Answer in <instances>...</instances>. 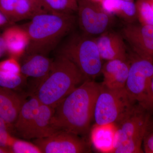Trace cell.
<instances>
[{"instance_id":"cell-1","label":"cell","mask_w":153,"mask_h":153,"mask_svg":"<svg viewBox=\"0 0 153 153\" xmlns=\"http://www.w3.org/2000/svg\"><path fill=\"white\" fill-rule=\"evenodd\" d=\"M101 84L86 79L55 108L52 124L58 131L77 135L88 131Z\"/></svg>"},{"instance_id":"cell-2","label":"cell","mask_w":153,"mask_h":153,"mask_svg":"<svg viewBox=\"0 0 153 153\" xmlns=\"http://www.w3.org/2000/svg\"><path fill=\"white\" fill-rule=\"evenodd\" d=\"M74 23L72 14L47 12L36 15L23 27L30 38L25 54L47 55L71 31Z\"/></svg>"},{"instance_id":"cell-3","label":"cell","mask_w":153,"mask_h":153,"mask_svg":"<svg viewBox=\"0 0 153 153\" xmlns=\"http://www.w3.org/2000/svg\"><path fill=\"white\" fill-rule=\"evenodd\" d=\"M77 66L63 55H59L53 60L51 71L38 84L35 95L41 103L56 107L85 81Z\"/></svg>"},{"instance_id":"cell-4","label":"cell","mask_w":153,"mask_h":153,"mask_svg":"<svg viewBox=\"0 0 153 153\" xmlns=\"http://www.w3.org/2000/svg\"><path fill=\"white\" fill-rule=\"evenodd\" d=\"M60 55L75 64L85 80H94L101 74L102 60L95 39L83 35L71 37L63 45Z\"/></svg>"},{"instance_id":"cell-5","label":"cell","mask_w":153,"mask_h":153,"mask_svg":"<svg viewBox=\"0 0 153 153\" xmlns=\"http://www.w3.org/2000/svg\"><path fill=\"white\" fill-rule=\"evenodd\" d=\"M136 104L125 88L110 89L101 84L94 108V118L96 123L118 124L139 105Z\"/></svg>"},{"instance_id":"cell-6","label":"cell","mask_w":153,"mask_h":153,"mask_svg":"<svg viewBox=\"0 0 153 153\" xmlns=\"http://www.w3.org/2000/svg\"><path fill=\"white\" fill-rule=\"evenodd\" d=\"M130 58V68L125 88L131 98L147 111L153 109L151 82L153 61L134 54Z\"/></svg>"},{"instance_id":"cell-7","label":"cell","mask_w":153,"mask_h":153,"mask_svg":"<svg viewBox=\"0 0 153 153\" xmlns=\"http://www.w3.org/2000/svg\"><path fill=\"white\" fill-rule=\"evenodd\" d=\"M77 11L79 27L85 36H100L112 25V16L100 5L88 0H78Z\"/></svg>"},{"instance_id":"cell-8","label":"cell","mask_w":153,"mask_h":153,"mask_svg":"<svg viewBox=\"0 0 153 153\" xmlns=\"http://www.w3.org/2000/svg\"><path fill=\"white\" fill-rule=\"evenodd\" d=\"M34 143L42 153H89L90 149L78 135L64 131H58L46 137L36 139Z\"/></svg>"},{"instance_id":"cell-9","label":"cell","mask_w":153,"mask_h":153,"mask_svg":"<svg viewBox=\"0 0 153 153\" xmlns=\"http://www.w3.org/2000/svg\"><path fill=\"white\" fill-rule=\"evenodd\" d=\"M122 34L135 54L153 61V25L126 24Z\"/></svg>"},{"instance_id":"cell-10","label":"cell","mask_w":153,"mask_h":153,"mask_svg":"<svg viewBox=\"0 0 153 153\" xmlns=\"http://www.w3.org/2000/svg\"><path fill=\"white\" fill-rule=\"evenodd\" d=\"M147 111L138 105L130 114L117 124V129L115 138L114 150L131 137L147 132L150 118Z\"/></svg>"},{"instance_id":"cell-11","label":"cell","mask_w":153,"mask_h":153,"mask_svg":"<svg viewBox=\"0 0 153 153\" xmlns=\"http://www.w3.org/2000/svg\"><path fill=\"white\" fill-rule=\"evenodd\" d=\"M95 39L102 60H128L123 37L119 34L108 31Z\"/></svg>"},{"instance_id":"cell-12","label":"cell","mask_w":153,"mask_h":153,"mask_svg":"<svg viewBox=\"0 0 153 153\" xmlns=\"http://www.w3.org/2000/svg\"><path fill=\"white\" fill-rule=\"evenodd\" d=\"M129 59L107 61L102 65L101 73L103 81L102 85L110 89L125 88L130 68Z\"/></svg>"},{"instance_id":"cell-13","label":"cell","mask_w":153,"mask_h":153,"mask_svg":"<svg viewBox=\"0 0 153 153\" xmlns=\"http://www.w3.org/2000/svg\"><path fill=\"white\" fill-rule=\"evenodd\" d=\"M55 108L41 103L33 123L24 138L38 139L48 137L58 131L53 127L52 120Z\"/></svg>"},{"instance_id":"cell-14","label":"cell","mask_w":153,"mask_h":153,"mask_svg":"<svg viewBox=\"0 0 153 153\" xmlns=\"http://www.w3.org/2000/svg\"><path fill=\"white\" fill-rule=\"evenodd\" d=\"M26 55L21 65V74L26 78L38 79L39 83L51 71L53 60L43 54L36 53Z\"/></svg>"},{"instance_id":"cell-15","label":"cell","mask_w":153,"mask_h":153,"mask_svg":"<svg viewBox=\"0 0 153 153\" xmlns=\"http://www.w3.org/2000/svg\"><path fill=\"white\" fill-rule=\"evenodd\" d=\"M117 126L115 123L97 124L91 128L90 139L94 149L102 153H114Z\"/></svg>"},{"instance_id":"cell-16","label":"cell","mask_w":153,"mask_h":153,"mask_svg":"<svg viewBox=\"0 0 153 153\" xmlns=\"http://www.w3.org/2000/svg\"><path fill=\"white\" fill-rule=\"evenodd\" d=\"M24 102L11 89L0 87V117L7 124H15Z\"/></svg>"},{"instance_id":"cell-17","label":"cell","mask_w":153,"mask_h":153,"mask_svg":"<svg viewBox=\"0 0 153 153\" xmlns=\"http://www.w3.org/2000/svg\"><path fill=\"white\" fill-rule=\"evenodd\" d=\"M2 36L5 41L7 52L12 57L17 58L25 55L30 43V38L24 28H9L4 32Z\"/></svg>"},{"instance_id":"cell-18","label":"cell","mask_w":153,"mask_h":153,"mask_svg":"<svg viewBox=\"0 0 153 153\" xmlns=\"http://www.w3.org/2000/svg\"><path fill=\"white\" fill-rule=\"evenodd\" d=\"M100 6L110 15L117 16L126 24L134 23L137 19L135 4L127 0H103Z\"/></svg>"},{"instance_id":"cell-19","label":"cell","mask_w":153,"mask_h":153,"mask_svg":"<svg viewBox=\"0 0 153 153\" xmlns=\"http://www.w3.org/2000/svg\"><path fill=\"white\" fill-rule=\"evenodd\" d=\"M41 104L34 95L23 102L15 123L16 130L23 137L29 130Z\"/></svg>"},{"instance_id":"cell-20","label":"cell","mask_w":153,"mask_h":153,"mask_svg":"<svg viewBox=\"0 0 153 153\" xmlns=\"http://www.w3.org/2000/svg\"><path fill=\"white\" fill-rule=\"evenodd\" d=\"M45 9L28 0H18L13 16L14 22L32 19L38 14L47 13Z\"/></svg>"},{"instance_id":"cell-21","label":"cell","mask_w":153,"mask_h":153,"mask_svg":"<svg viewBox=\"0 0 153 153\" xmlns=\"http://www.w3.org/2000/svg\"><path fill=\"white\" fill-rule=\"evenodd\" d=\"M45 10L49 13L72 14L77 11L78 0H42Z\"/></svg>"},{"instance_id":"cell-22","label":"cell","mask_w":153,"mask_h":153,"mask_svg":"<svg viewBox=\"0 0 153 153\" xmlns=\"http://www.w3.org/2000/svg\"><path fill=\"white\" fill-rule=\"evenodd\" d=\"M147 132H143L131 137L116 148L114 153H141L142 145Z\"/></svg>"},{"instance_id":"cell-23","label":"cell","mask_w":153,"mask_h":153,"mask_svg":"<svg viewBox=\"0 0 153 153\" xmlns=\"http://www.w3.org/2000/svg\"><path fill=\"white\" fill-rule=\"evenodd\" d=\"M135 4L140 24L153 25V12L149 0H137Z\"/></svg>"},{"instance_id":"cell-24","label":"cell","mask_w":153,"mask_h":153,"mask_svg":"<svg viewBox=\"0 0 153 153\" xmlns=\"http://www.w3.org/2000/svg\"><path fill=\"white\" fill-rule=\"evenodd\" d=\"M26 79L22 74H11L0 71V87L11 90L15 89L23 85Z\"/></svg>"},{"instance_id":"cell-25","label":"cell","mask_w":153,"mask_h":153,"mask_svg":"<svg viewBox=\"0 0 153 153\" xmlns=\"http://www.w3.org/2000/svg\"><path fill=\"white\" fill-rule=\"evenodd\" d=\"M10 149L15 153H42L40 149L35 144L14 138Z\"/></svg>"},{"instance_id":"cell-26","label":"cell","mask_w":153,"mask_h":153,"mask_svg":"<svg viewBox=\"0 0 153 153\" xmlns=\"http://www.w3.org/2000/svg\"><path fill=\"white\" fill-rule=\"evenodd\" d=\"M0 71L11 74H21V64L17 58L12 57L0 62Z\"/></svg>"},{"instance_id":"cell-27","label":"cell","mask_w":153,"mask_h":153,"mask_svg":"<svg viewBox=\"0 0 153 153\" xmlns=\"http://www.w3.org/2000/svg\"><path fill=\"white\" fill-rule=\"evenodd\" d=\"M13 139L9 134L7 124L0 117V147L10 148Z\"/></svg>"},{"instance_id":"cell-28","label":"cell","mask_w":153,"mask_h":153,"mask_svg":"<svg viewBox=\"0 0 153 153\" xmlns=\"http://www.w3.org/2000/svg\"><path fill=\"white\" fill-rule=\"evenodd\" d=\"M18 0H0V11L12 20Z\"/></svg>"},{"instance_id":"cell-29","label":"cell","mask_w":153,"mask_h":153,"mask_svg":"<svg viewBox=\"0 0 153 153\" xmlns=\"http://www.w3.org/2000/svg\"><path fill=\"white\" fill-rule=\"evenodd\" d=\"M143 152L146 153H153V131L147 133L144 138Z\"/></svg>"},{"instance_id":"cell-30","label":"cell","mask_w":153,"mask_h":153,"mask_svg":"<svg viewBox=\"0 0 153 153\" xmlns=\"http://www.w3.org/2000/svg\"><path fill=\"white\" fill-rule=\"evenodd\" d=\"M7 51L5 41L2 36H0V57Z\"/></svg>"},{"instance_id":"cell-31","label":"cell","mask_w":153,"mask_h":153,"mask_svg":"<svg viewBox=\"0 0 153 153\" xmlns=\"http://www.w3.org/2000/svg\"><path fill=\"white\" fill-rule=\"evenodd\" d=\"M8 21V19L7 17L0 11V26H3L7 24Z\"/></svg>"},{"instance_id":"cell-32","label":"cell","mask_w":153,"mask_h":153,"mask_svg":"<svg viewBox=\"0 0 153 153\" xmlns=\"http://www.w3.org/2000/svg\"><path fill=\"white\" fill-rule=\"evenodd\" d=\"M13 153L10 148L1 147H0V153Z\"/></svg>"},{"instance_id":"cell-33","label":"cell","mask_w":153,"mask_h":153,"mask_svg":"<svg viewBox=\"0 0 153 153\" xmlns=\"http://www.w3.org/2000/svg\"><path fill=\"white\" fill-rule=\"evenodd\" d=\"M28 1H30L31 2H33L37 4V5L40 6V7H42V8H43L45 9V8H44V5H43V2H42V0H28Z\"/></svg>"},{"instance_id":"cell-34","label":"cell","mask_w":153,"mask_h":153,"mask_svg":"<svg viewBox=\"0 0 153 153\" xmlns=\"http://www.w3.org/2000/svg\"><path fill=\"white\" fill-rule=\"evenodd\" d=\"M88 1H90L92 2L95 4H101L102 2L103 1V0H88Z\"/></svg>"},{"instance_id":"cell-35","label":"cell","mask_w":153,"mask_h":153,"mask_svg":"<svg viewBox=\"0 0 153 153\" xmlns=\"http://www.w3.org/2000/svg\"><path fill=\"white\" fill-rule=\"evenodd\" d=\"M151 88H152V93L153 97V76L152 79V82H151Z\"/></svg>"},{"instance_id":"cell-36","label":"cell","mask_w":153,"mask_h":153,"mask_svg":"<svg viewBox=\"0 0 153 153\" xmlns=\"http://www.w3.org/2000/svg\"><path fill=\"white\" fill-rule=\"evenodd\" d=\"M149 2L150 4L151 7H152V10L153 12V0H149Z\"/></svg>"}]
</instances>
